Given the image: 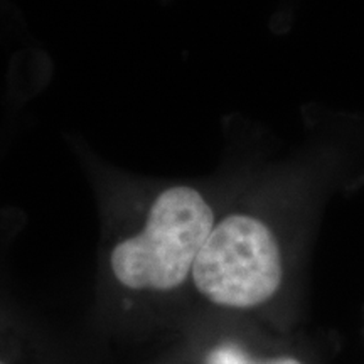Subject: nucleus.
Segmentation results:
<instances>
[{
  "label": "nucleus",
  "mask_w": 364,
  "mask_h": 364,
  "mask_svg": "<svg viewBox=\"0 0 364 364\" xmlns=\"http://www.w3.org/2000/svg\"><path fill=\"white\" fill-rule=\"evenodd\" d=\"M216 220L201 191L172 184L150 199L139 221L113 230L98 257V300L107 321L127 331L179 321Z\"/></svg>",
  "instance_id": "1"
},
{
  "label": "nucleus",
  "mask_w": 364,
  "mask_h": 364,
  "mask_svg": "<svg viewBox=\"0 0 364 364\" xmlns=\"http://www.w3.org/2000/svg\"><path fill=\"white\" fill-rule=\"evenodd\" d=\"M284 255L262 218L231 213L216 220L196 260L191 297L226 311H252L279 294Z\"/></svg>",
  "instance_id": "2"
},
{
  "label": "nucleus",
  "mask_w": 364,
  "mask_h": 364,
  "mask_svg": "<svg viewBox=\"0 0 364 364\" xmlns=\"http://www.w3.org/2000/svg\"><path fill=\"white\" fill-rule=\"evenodd\" d=\"M196 364H304L292 356H257L243 344L221 339L206 346L198 354Z\"/></svg>",
  "instance_id": "3"
},
{
  "label": "nucleus",
  "mask_w": 364,
  "mask_h": 364,
  "mask_svg": "<svg viewBox=\"0 0 364 364\" xmlns=\"http://www.w3.org/2000/svg\"><path fill=\"white\" fill-rule=\"evenodd\" d=\"M0 364H7L6 361H2V359H0Z\"/></svg>",
  "instance_id": "4"
}]
</instances>
